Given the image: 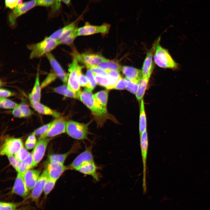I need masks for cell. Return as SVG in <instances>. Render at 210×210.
I'll use <instances>...</instances> for the list:
<instances>
[{
  "mask_svg": "<svg viewBox=\"0 0 210 210\" xmlns=\"http://www.w3.org/2000/svg\"><path fill=\"white\" fill-rule=\"evenodd\" d=\"M60 44L58 40L53 39L49 36L46 37L40 42L28 45L27 48L31 51L29 58L30 59L39 58L46 55Z\"/></svg>",
  "mask_w": 210,
  "mask_h": 210,
  "instance_id": "6da1fadb",
  "label": "cell"
},
{
  "mask_svg": "<svg viewBox=\"0 0 210 210\" xmlns=\"http://www.w3.org/2000/svg\"><path fill=\"white\" fill-rule=\"evenodd\" d=\"M159 38L155 43L154 59L155 63L160 67L176 69L178 65L171 57L168 50L162 48L160 44Z\"/></svg>",
  "mask_w": 210,
  "mask_h": 210,
  "instance_id": "7a4b0ae2",
  "label": "cell"
},
{
  "mask_svg": "<svg viewBox=\"0 0 210 210\" xmlns=\"http://www.w3.org/2000/svg\"><path fill=\"white\" fill-rule=\"evenodd\" d=\"M83 67V66L78 64L77 60L75 57L72 63L69 66L68 71L70 73L67 81V87L69 89L77 94L79 97L81 91L79 81V75L81 72Z\"/></svg>",
  "mask_w": 210,
  "mask_h": 210,
  "instance_id": "3957f363",
  "label": "cell"
},
{
  "mask_svg": "<svg viewBox=\"0 0 210 210\" xmlns=\"http://www.w3.org/2000/svg\"><path fill=\"white\" fill-rule=\"evenodd\" d=\"M92 91L85 88L81 91L79 98L96 116H103L107 113L106 108L99 104L94 99Z\"/></svg>",
  "mask_w": 210,
  "mask_h": 210,
  "instance_id": "277c9868",
  "label": "cell"
},
{
  "mask_svg": "<svg viewBox=\"0 0 210 210\" xmlns=\"http://www.w3.org/2000/svg\"><path fill=\"white\" fill-rule=\"evenodd\" d=\"M88 124L70 120L66 123V132L69 136L74 139L83 140L88 138Z\"/></svg>",
  "mask_w": 210,
  "mask_h": 210,
  "instance_id": "5b68a950",
  "label": "cell"
},
{
  "mask_svg": "<svg viewBox=\"0 0 210 210\" xmlns=\"http://www.w3.org/2000/svg\"><path fill=\"white\" fill-rule=\"evenodd\" d=\"M37 0H30L24 2L22 5H18L10 12L8 16V20L10 26L14 27L17 19L20 16L36 6Z\"/></svg>",
  "mask_w": 210,
  "mask_h": 210,
  "instance_id": "8992f818",
  "label": "cell"
},
{
  "mask_svg": "<svg viewBox=\"0 0 210 210\" xmlns=\"http://www.w3.org/2000/svg\"><path fill=\"white\" fill-rule=\"evenodd\" d=\"M140 145L143 162L142 188L144 194L147 192V159L148 147V139L147 130L140 135Z\"/></svg>",
  "mask_w": 210,
  "mask_h": 210,
  "instance_id": "52a82bcc",
  "label": "cell"
},
{
  "mask_svg": "<svg viewBox=\"0 0 210 210\" xmlns=\"http://www.w3.org/2000/svg\"><path fill=\"white\" fill-rule=\"evenodd\" d=\"M22 140L19 138L12 137L6 138L1 147V155H13L22 147Z\"/></svg>",
  "mask_w": 210,
  "mask_h": 210,
  "instance_id": "ba28073f",
  "label": "cell"
},
{
  "mask_svg": "<svg viewBox=\"0 0 210 210\" xmlns=\"http://www.w3.org/2000/svg\"><path fill=\"white\" fill-rule=\"evenodd\" d=\"M75 57L88 69L92 66H97L107 60L100 54L86 52L76 54Z\"/></svg>",
  "mask_w": 210,
  "mask_h": 210,
  "instance_id": "9c48e42d",
  "label": "cell"
},
{
  "mask_svg": "<svg viewBox=\"0 0 210 210\" xmlns=\"http://www.w3.org/2000/svg\"><path fill=\"white\" fill-rule=\"evenodd\" d=\"M110 27V25L107 23H104L100 26H95L86 22L83 26L78 29L77 35L87 36L97 33L104 35L108 33Z\"/></svg>",
  "mask_w": 210,
  "mask_h": 210,
  "instance_id": "30bf717a",
  "label": "cell"
},
{
  "mask_svg": "<svg viewBox=\"0 0 210 210\" xmlns=\"http://www.w3.org/2000/svg\"><path fill=\"white\" fill-rule=\"evenodd\" d=\"M92 149V146L87 147L83 151L78 155L67 166L68 169L76 170L84 164L93 161L94 158Z\"/></svg>",
  "mask_w": 210,
  "mask_h": 210,
  "instance_id": "8fae6325",
  "label": "cell"
},
{
  "mask_svg": "<svg viewBox=\"0 0 210 210\" xmlns=\"http://www.w3.org/2000/svg\"><path fill=\"white\" fill-rule=\"evenodd\" d=\"M50 139L47 138H42L39 139L37 142L32 153L33 160L32 167L36 166L43 158Z\"/></svg>",
  "mask_w": 210,
  "mask_h": 210,
  "instance_id": "7c38bea8",
  "label": "cell"
},
{
  "mask_svg": "<svg viewBox=\"0 0 210 210\" xmlns=\"http://www.w3.org/2000/svg\"><path fill=\"white\" fill-rule=\"evenodd\" d=\"M66 123L62 119L58 118L54 120L48 131L39 139L52 137L64 133L66 131Z\"/></svg>",
  "mask_w": 210,
  "mask_h": 210,
  "instance_id": "4fadbf2b",
  "label": "cell"
},
{
  "mask_svg": "<svg viewBox=\"0 0 210 210\" xmlns=\"http://www.w3.org/2000/svg\"><path fill=\"white\" fill-rule=\"evenodd\" d=\"M24 175L19 173H18L11 192L25 199L29 196L30 191L25 182Z\"/></svg>",
  "mask_w": 210,
  "mask_h": 210,
  "instance_id": "5bb4252c",
  "label": "cell"
},
{
  "mask_svg": "<svg viewBox=\"0 0 210 210\" xmlns=\"http://www.w3.org/2000/svg\"><path fill=\"white\" fill-rule=\"evenodd\" d=\"M48 178L47 171H43L38 179L30 195V198L34 202H36L43 191L46 183Z\"/></svg>",
  "mask_w": 210,
  "mask_h": 210,
  "instance_id": "9a60e30c",
  "label": "cell"
},
{
  "mask_svg": "<svg viewBox=\"0 0 210 210\" xmlns=\"http://www.w3.org/2000/svg\"><path fill=\"white\" fill-rule=\"evenodd\" d=\"M68 169L67 166L56 161L49 162L47 168L48 177L57 180L66 170Z\"/></svg>",
  "mask_w": 210,
  "mask_h": 210,
  "instance_id": "2e32d148",
  "label": "cell"
},
{
  "mask_svg": "<svg viewBox=\"0 0 210 210\" xmlns=\"http://www.w3.org/2000/svg\"><path fill=\"white\" fill-rule=\"evenodd\" d=\"M47 59L55 75L63 82L66 83L68 81L69 75L67 74L55 59L53 55L50 52L46 55Z\"/></svg>",
  "mask_w": 210,
  "mask_h": 210,
  "instance_id": "e0dca14e",
  "label": "cell"
},
{
  "mask_svg": "<svg viewBox=\"0 0 210 210\" xmlns=\"http://www.w3.org/2000/svg\"><path fill=\"white\" fill-rule=\"evenodd\" d=\"M155 50V47L154 45L147 53L141 70L143 78H150L154 69V65L152 59Z\"/></svg>",
  "mask_w": 210,
  "mask_h": 210,
  "instance_id": "ac0fdd59",
  "label": "cell"
},
{
  "mask_svg": "<svg viewBox=\"0 0 210 210\" xmlns=\"http://www.w3.org/2000/svg\"><path fill=\"white\" fill-rule=\"evenodd\" d=\"M80 18V17L74 21L55 31L50 36V37L58 41L66 37L76 28V24Z\"/></svg>",
  "mask_w": 210,
  "mask_h": 210,
  "instance_id": "d6986e66",
  "label": "cell"
},
{
  "mask_svg": "<svg viewBox=\"0 0 210 210\" xmlns=\"http://www.w3.org/2000/svg\"><path fill=\"white\" fill-rule=\"evenodd\" d=\"M121 71L126 78L132 82L139 83L142 78L141 70L134 67L123 66Z\"/></svg>",
  "mask_w": 210,
  "mask_h": 210,
  "instance_id": "ffe728a7",
  "label": "cell"
},
{
  "mask_svg": "<svg viewBox=\"0 0 210 210\" xmlns=\"http://www.w3.org/2000/svg\"><path fill=\"white\" fill-rule=\"evenodd\" d=\"M97 169L98 167L93 161L84 164L76 170L84 174L90 176L97 181L99 179L97 172Z\"/></svg>",
  "mask_w": 210,
  "mask_h": 210,
  "instance_id": "44dd1931",
  "label": "cell"
},
{
  "mask_svg": "<svg viewBox=\"0 0 210 210\" xmlns=\"http://www.w3.org/2000/svg\"><path fill=\"white\" fill-rule=\"evenodd\" d=\"M40 171L36 169H29L24 174V178L29 191L32 190L39 177Z\"/></svg>",
  "mask_w": 210,
  "mask_h": 210,
  "instance_id": "7402d4cb",
  "label": "cell"
},
{
  "mask_svg": "<svg viewBox=\"0 0 210 210\" xmlns=\"http://www.w3.org/2000/svg\"><path fill=\"white\" fill-rule=\"evenodd\" d=\"M32 108L38 113L43 115H49L59 118L60 114L47 106L39 102L31 103Z\"/></svg>",
  "mask_w": 210,
  "mask_h": 210,
  "instance_id": "603a6c76",
  "label": "cell"
},
{
  "mask_svg": "<svg viewBox=\"0 0 210 210\" xmlns=\"http://www.w3.org/2000/svg\"><path fill=\"white\" fill-rule=\"evenodd\" d=\"M41 88L38 72V71L34 87L29 96L31 103L39 102L41 96Z\"/></svg>",
  "mask_w": 210,
  "mask_h": 210,
  "instance_id": "cb8c5ba5",
  "label": "cell"
},
{
  "mask_svg": "<svg viewBox=\"0 0 210 210\" xmlns=\"http://www.w3.org/2000/svg\"><path fill=\"white\" fill-rule=\"evenodd\" d=\"M78 145L77 144H75L68 151L64 153L50 155L49 157V161H56L64 164L67 157L78 150V148L79 147Z\"/></svg>",
  "mask_w": 210,
  "mask_h": 210,
  "instance_id": "d4e9b609",
  "label": "cell"
},
{
  "mask_svg": "<svg viewBox=\"0 0 210 210\" xmlns=\"http://www.w3.org/2000/svg\"><path fill=\"white\" fill-rule=\"evenodd\" d=\"M97 66L106 72L111 70H115L119 72L121 70L122 67L118 61L109 60L108 59L106 61L99 64Z\"/></svg>",
  "mask_w": 210,
  "mask_h": 210,
  "instance_id": "484cf974",
  "label": "cell"
},
{
  "mask_svg": "<svg viewBox=\"0 0 210 210\" xmlns=\"http://www.w3.org/2000/svg\"><path fill=\"white\" fill-rule=\"evenodd\" d=\"M108 84V89H114L120 79L121 78L119 72L115 70L109 71L107 72Z\"/></svg>",
  "mask_w": 210,
  "mask_h": 210,
  "instance_id": "4316f807",
  "label": "cell"
},
{
  "mask_svg": "<svg viewBox=\"0 0 210 210\" xmlns=\"http://www.w3.org/2000/svg\"><path fill=\"white\" fill-rule=\"evenodd\" d=\"M147 130L146 115L144 109V104L142 99L141 102L139 119V132L141 134Z\"/></svg>",
  "mask_w": 210,
  "mask_h": 210,
  "instance_id": "83f0119b",
  "label": "cell"
},
{
  "mask_svg": "<svg viewBox=\"0 0 210 210\" xmlns=\"http://www.w3.org/2000/svg\"><path fill=\"white\" fill-rule=\"evenodd\" d=\"M149 78H143L139 83L138 87L136 94V99L139 101H141L144 94L149 80Z\"/></svg>",
  "mask_w": 210,
  "mask_h": 210,
  "instance_id": "f1b7e54d",
  "label": "cell"
},
{
  "mask_svg": "<svg viewBox=\"0 0 210 210\" xmlns=\"http://www.w3.org/2000/svg\"><path fill=\"white\" fill-rule=\"evenodd\" d=\"M33 160L32 153L24 160L21 162L17 172L22 174L24 175L28 170L32 168Z\"/></svg>",
  "mask_w": 210,
  "mask_h": 210,
  "instance_id": "f546056e",
  "label": "cell"
},
{
  "mask_svg": "<svg viewBox=\"0 0 210 210\" xmlns=\"http://www.w3.org/2000/svg\"><path fill=\"white\" fill-rule=\"evenodd\" d=\"M93 97L95 101L104 107L106 108L108 100V92L103 90L93 94Z\"/></svg>",
  "mask_w": 210,
  "mask_h": 210,
  "instance_id": "4dcf8cb0",
  "label": "cell"
},
{
  "mask_svg": "<svg viewBox=\"0 0 210 210\" xmlns=\"http://www.w3.org/2000/svg\"><path fill=\"white\" fill-rule=\"evenodd\" d=\"M54 90L55 92L66 97L74 98H79V96L77 94L69 89L67 86L66 85L56 87Z\"/></svg>",
  "mask_w": 210,
  "mask_h": 210,
  "instance_id": "1f68e13d",
  "label": "cell"
},
{
  "mask_svg": "<svg viewBox=\"0 0 210 210\" xmlns=\"http://www.w3.org/2000/svg\"><path fill=\"white\" fill-rule=\"evenodd\" d=\"M61 1V0H55L54 4L49 12V17H54L60 14L62 9Z\"/></svg>",
  "mask_w": 210,
  "mask_h": 210,
  "instance_id": "d6a6232c",
  "label": "cell"
},
{
  "mask_svg": "<svg viewBox=\"0 0 210 210\" xmlns=\"http://www.w3.org/2000/svg\"><path fill=\"white\" fill-rule=\"evenodd\" d=\"M18 105V104L6 98H0V107L1 108L13 109Z\"/></svg>",
  "mask_w": 210,
  "mask_h": 210,
  "instance_id": "836d02e7",
  "label": "cell"
},
{
  "mask_svg": "<svg viewBox=\"0 0 210 210\" xmlns=\"http://www.w3.org/2000/svg\"><path fill=\"white\" fill-rule=\"evenodd\" d=\"M23 203H12L3 202H0V210H14L22 204Z\"/></svg>",
  "mask_w": 210,
  "mask_h": 210,
  "instance_id": "e575fe53",
  "label": "cell"
},
{
  "mask_svg": "<svg viewBox=\"0 0 210 210\" xmlns=\"http://www.w3.org/2000/svg\"><path fill=\"white\" fill-rule=\"evenodd\" d=\"M30 153L23 146L14 155V156L18 161L22 162L25 160Z\"/></svg>",
  "mask_w": 210,
  "mask_h": 210,
  "instance_id": "d590c367",
  "label": "cell"
},
{
  "mask_svg": "<svg viewBox=\"0 0 210 210\" xmlns=\"http://www.w3.org/2000/svg\"><path fill=\"white\" fill-rule=\"evenodd\" d=\"M78 29L76 28L67 36L63 39L59 40L60 44H64L68 45L71 44L76 37L78 36Z\"/></svg>",
  "mask_w": 210,
  "mask_h": 210,
  "instance_id": "8d00e7d4",
  "label": "cell"
},
{
  "mask_svg": "<svg viewBox=\"0 0 210 210\" xmlns=\"http://www.w3.org/2000/svg\"><path fill=\"white\" fill-rule=\"evenodd\" d=\"M57 180L48 177L45 184L43 192L45 196H46L54 188Z\"/></svg>",
  "mask_w": 210,
  "mask_h": 210,
  "instance_id": "74e56055",
  "label": "cell"
},
{
  "mask_svg": "<svg viewBox=\"0 0 210 210\" xmlns=\"http://www.w3.org/2000/svg\"><path fill=\"white\" fill-rule=\"evenodd\" d=\"M93 74L97 83L107 88L108 84V81L107 76L99 75L94 73Z\"/></svg>",
  "mask_w": 210,
  "mask_h": 210,
  "instance_id": "f35d334b",
  "label": "cell"
},
{
  "mask_svg": "<svg viewBox=\"0 0 210 210\" xmlns=\"http://www.w3.org/2000/svg\"><path fill=\"white\" fill-rule=\"evenodd\" d=\"M52 123L51 122L35 130L34 132L35 136L41 137L45 134L48 130Z\"/></svg>",
  "mask_w": 210,
  "mask_h": 210,
  "instance_id": "ab89813d",
  "label": "cell"
},
{
  "mask_svg": "<svg viewBox=\"0 0 210 210\" xmlns=\"http://www.w3.org/2000/svg\"><path fill=\"white\" fill-rule=\"evenodd\" d=\"M79 81L80 86L85 87V88L91 91L92 90L86 76L82 74V72L79 74Z\"/></svg>",
  "mask_w": 210,
  "mask_h": 210,
  "instance_id": "60d3db41",
  "label": "cell"
},
{
  "mask_svg": "<svg viewBox=\"0 0 210 210\" xmlns=\"http://www.w3.org/2000/svg\"><path fill=\"white\" fill-rule=\"evenodd\" d=\"M18 106L23 117H29L32 114V111L25 103L22 102L20 103L19 104Z\"/></svg>",
  "mask_w": 210,
  "mask_h": 210,
  "instance_id": "b9f144b4",
  "label": "cell"
},
{
  "mask_svg": "<svg viewBox=\"0 0 210 210\" xmlns=\"http://www.w3.org/2000/svg\"><path fill=\"white\" fill-rule=\"evenodd\" d=\"M127 79L126 89L133 94H136L138 88L139 83H135Z\"/></svg>",
  "mask_w": 210,
  "mask_h": 210,
  "instance_id": "7bdbcfd3",
  "label": "cell"
},
{
  "mask_svg": "<svg viewBox=\"0 0 210 210\" xmlns=\"http://www.w3.org/2000/svg\"><path fill=\"white\" fill-rule=\"evenodd\" d=\"M86 76L91 88L93 90L97 83L95 80L94 75L90 69H88L87 70Z\"/></svg>",
  "mask_w": 210,
  "mask_h": 210,
  "instance_id": "ee69618b",
  "label": "cell"
},
{
  "mask_svg": "<svg viewBox=\"0 0 210 210\" xmlns=\"http://www.w3.org/2000/svg\"><path fill=\"white\" fill-rule=\"evenodd\" d=\"M55 1V0H37L36 6L51 7Z\"/></svg>",
  "mask_w": 210,
  "mask_h": 210,
  "instance_id": "f6af8a7d",
  "label": "cell"
},
{
  "mask_svg": "<svg viewBox=\"0 0 210 210\" xmlns=\"http://www.w3.org/2000/svg\"><path fill=\"white\" fill-rule=\"evenodd\" d=\"M89 69L94 74L105 76H108V73L106 72L97 66H92Z\"/></svg>",
  "mask_w": 210,
  "mask_h": 210,
  "instance_id": "bcb514c9",
  "label": "cell"
},
{
  "mask_svg": "<svg viewBox=\"0 0 210 210\" xmlns=\"http://www.w3.org/2000/svg\"><path fill=\"white\" fill-rule=\"evenodd\" d=\"M11 165L17 172L20 162L18 161L13 155L7 156Z\"/></svg>",
  "mask_w": 210,
  "mask_h": 210,
  "instance_id": "7dc6e473",
  "label": "cell"
},
{
  "mask_svg": "<svg viewBox=\"0 0 210 210\" xmlns=\"http://www.w3.org/2000/svg\"><path fill=\"white\" fill-rule=\"evenodd\" d=\"M127 79L121 78L118 81L114 89L122 90L126 88Z\"/></svg>",
  "mask_w": 210,
  "mask_h": 210,
  "instance_id": "c3c4849f",
  "label": "cell"
},
{
  "mask_svg": "<svg viewBox=\"0 0 210 210\" xmlns=\"http://www.w3.org/2000/svg\"><path fill=\"white\" fill-rule=\"evenodd\" d=\"M18 0H5V6L6 8L13 10L18 5Z\"/></svg>",
  "mask_w": 210,
  "mask_h": 210,
  "instance_id": "681fc988",
  "label": "cell"
},
{
  "mask_svg": "<svg viewBox=\"0 0 210 210\" xmlns=\"http://www.w3.org/2000/svg\"><path fill=\"white\" fill-rule=\"evenodd\" d=\"M14 95L13 93L8 90L4 88H1L0 89V98H6Z\"/></svg>",
  "mask_w": 210,
  "mask_h": 210,
  "instance_id": "f907efd6",
  "label": "cell"
},
{
  "mask_svg": "<svg viewBox=\"0 0 210 210\" xmlns=\"http://www.w3.org/2000/svg\"><path fill=\"white\" fill-rule=\"evenodd\" d=\"M57 76L55 74H52L49 75L45 79L41 85V88H43L48 84L54 80L56 78Z\"/></svg>",
  "mask_w": 210,
  "mask_h": 210,
  "instance_id": "816d5d0a",
  "label": "cell"
},
{
  "mask_svg": "<svg viewBox=\"0 0 210 210\" xmlns=\"http://www.w3.org/2000/svg\"><path fill=\"white\" fill-rule=\"evenodd\" d=\"M18 106L13 109L12 114L15 117H16L19 118L23 117Z\"/></svg>",
  "mask_w": 210,
  "mask_h": 210,
  "instance_id": "f5cc1de1",
  "label": "cell"
},
{
  "mask_svg": "<svg viewBox=\"0 0 210 210\" xmlns=\"http://www.w3.org/2000/svg\"><path fill=\"white\" fill-rule=\"evenodd\" d=\"M36 143L26 141L25 143L26 147L28 149H31L35 147Z\"/></svg>",
  "mask_w": 210,
  "mask_h": 210,
  "instance_id": "db71d44e",
  "label": "cell"
},
{
  "mask_svg": "<svg viewBox=\"0 0 210 210\" xmlns=\"http://www.w3.org/2000/svg\"><path fill=\"white\" fill-rule=\"evenodd\" d=\"M26 141H29L37 142L35 135L34 132L29 136Z\"/></svg>",
  "mask_w": 210,
  "mask_h": 210,
  "instance_id": "11a10c76",
  "label": "cell"
},
{
  "mask_svg": "<svg viewBox=\"0 0 210 210\" xmlns=\"http://www.w3.org/2000/svg\"><path fill=\"white\" fill-rule=\"evenodd\" d=\"M32 208L30 206H22L14 210H31Z\"/></svg>",
  "mask_w": 210,
  "mask_h": 210,
  "instance_id": "9f6ffc18",
  "label": "cell"
},
{
  "mask_svg": "<svg viewBox=\"0 0 210 210\" xmlns=\"http://www.w3.org/2000/svg\"><path fill=\"white\" fill-rule=\"evenodd\" d=\"M61 1L67 6H69L71 4V0H61Z\"/></svg>",
  "mask_w": 210,
  "mask_h": 210,
  "instance_id": "6f0895ef",
  "label": "cell"
},
{
  "mask_svg": "<svg viewBox=\"0 0 210 210\" xmlns=\"http://www.w3.org/2000/svg\"><path fill=\"white\" fill-rule=\"evenodd\" d=\"M95 0V1H98V0Z\"/></svg>",
  "mask_w": 210,
  "mask_h": 210,
  "instance_id": "680465c9",
  "label": "cell"
}]
</instances>
